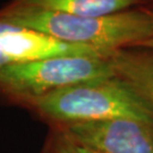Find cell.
I'll use <instances>...</instances> for the list:
<instances>
[{"label": "cell", "instance_id": "obj_1", "mask_svg": "<svg viewBox=\"0 0 153 153\" xmlns=\"http://www.w3.org/2000/svg\"><path fill=\"white\" fill-rule=\"evenodd\" d=\"M0 17L107 56L138 47L153 36V7L145 5L103 16H78L6 4L0 8Z\"/></svg>", "mask_w": 153, "mask_h": 153}, {"label": "cell", "instance_id": "obj_2", "mask_svg": "<svg viewBox=\"0 0 153 153\" xmlns=\"http://www.w3.org/2000/svg\"><path fill=\"white\" fill-rule=\"evenodd\" d=\"M30 107L62 125L111 119L153 124V103L118 75L74 84L39 99Z\"/></svg>", "mask_w": 153, "mask_h": 153}, {"label": "cell", "instance_id": "obj_3", "mask_svg": "<svg viewBox=\"0 0 153 153\" xmlns=\"http://www.w3.org/2000/svg\"><path fill=\"white\" fill-rule=\"evenodd\" d=\"M114 75L109 57H51L1 68L0 93L31 105L71 85Z\"/></svg>", "mask_w": 153, "mask_h": 153}, {"label": "cell", "instance_id": "obj_4", "mask_svg": "<svg viewBox=\"0 0 153 153\" xmlns=\"http://www.w3.org/2000/svg\"><path fill=\"white\" fill-rule=\"evenodd\" d=\"M69 144L99 153H153V124L133 119L64 124Z\"/></svg>", "mask_w": 153, "mask_h": 153}, {"label": "cell", "instance_id": "obj_5", "mask_svg": "<svg viewBox=\"0 0 153 153\" xmlns=\"http://www.w3.org/2000/svg\"><path fill=\"white\" fill-rule=\"evenodd\" d=\"M61 56L110 57L91 48L61 42L40 31L17 25L0 17V69Z\"/></svg>", "mask_w": 153, "mask_h": 153}, {"label": "cell", "instance_id": "obj_6", "mask_svg": "<svg viewBox=\"0 0 153 153\" xmlns=\"http://www.w3.org/2000/svg\"><path fill=\"white\" fill-rule=\"evenodd\" d=\"M109 58L116 75L131 83L153 103V49L129 47Z\"/></svg>", "mask_w": 153, "mask_h": 153}, {"label": "cell", "instance_id": "obj_7", "mask_svg": "<svg viewBox=\"0 0 153 153\" xmlns=\"http://www.w3.org/2000/svg\"><path fill=\"white\" fill-rule=\"evenodd\" d=\"M8 4L78 16H103L146 5V0H10Z\"/></svg>", "mask_w": 153, "mask_h": 153}, {"label": "cell", "instance_id": "obj_8", "mask_svg": "<svg viewBox=\"0 0 153 153\" xmlns=\"http://www.w3.org/2000/svg\"><path fill=\"white\" fill-rule=\"evenodd\" d=\"M58 153H79V152H78V150L76 149V146H74V145L69 144L68 146H66V148L61 149V150Z\"/></svg>", "mask_w": 153, "mask_h": 153}, {"label": "cell", "instance_id": "obj_9", "mask_svg": "<svg viewBox=\"0 0 153 153\" xmlns=\"http://www.w3.org/2000/svg\"><path fill=\"white\" fill-rule=\"evenodd\" d=\"M138 47H143V48H149V49H153V36L150 40L148 41H145L144 43H142L141 45H138Z\"/></svg>", "mask_w": 153, "mask_h": 153}, {"label": "cell", "instance_id": "obj_10", "mask_svg": "<svg viewBox=\"0 0 153 153\" xmlns=\"http://www.w3.org/2000/svg\"><path fill=\"white\" fill-rule=\"evenodd\" d=\"M76 149L78 150L79 153H99L97 151H93V150H90V149H86V148H81V146H76Z\"/></svg>", "mask_w": 153, "mask_h": 153}, {"label": "cell", "instance_id": "obj_11", "mask_svg": "<svg viewBox=\"0 0 153 153\" xmlns=\"http://www.w3.org/2000/svg\"><path fill=\"white\" fill-rule=\"evenodd\" d=\"M149 1H151V0H146V2H149Z\"/></svg>", "mask_w": 153, "mask_h": 153}]
</instances>
